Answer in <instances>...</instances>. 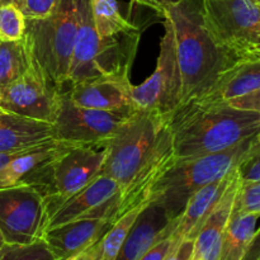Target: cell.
<instances>
[{"label": "cell", "instance_id": "6da1fadb", "mask_svg": "<svg viewBox=\"0 0 260 260\" xmlns=\"http://www.w3.org/2000/svg\"><path fill=\"white\" fill-rule=\"evenodd\" d=\"M104 151L101 174L111 177L121 188L119 216L146 205L155 183L175 160L169 117L136 109Z\"/></svg>", "mask_w": 260, "mask_h": 260}, {"label": "cell", "instance_id": "7a4b0ae2", "mask_svg": "<svg viewBox=\"0 0 260 260\" xmlns=\"http://www.w3.org/2000/svg\"><path fill=\"white\" fill-rule=\"evenodd\" d=\"M174 157L190 159L225 151L260 134V113L229 102L198 101L169 117Z\"/></svg>", "mask_w": 260, "mask_h": 260}, {"label": "cell", "instance_id": "3957f363", "mask_svg": "<svg viewBox=\"0 0 260 260\" xmlns=\"http://www.w3.org/2000/svg\"><path fill=\"white\" fill-rule=\"evenodd\" d=\"M162 17L172 22L174 29L183 106L206 95L236 62L206 27L202 0H177L165 8Z\"/></svg>", "mask_w": 260, "mask_h": 260}, {"label": "cell", "instance_id": "277c9868", "mask_svg": "<svg viewBox=\"0 0 260 260\" xmlns=\"http://www.w3.org/2000/svg\"><path fill=\"white\" fill-rule=\"evenodd\" d=\"M258 141L256 135L225 151L174 160L152 187L149 202L160 205L172 220H177L196 192L238 169Z\"/></svg>", "mask_w": 260, "mask_h": 260}, {"label": "cell", "instance_id": "5b68a950", "mask_svg": "<svg viewBox=\"0 0 260 260\" xmlns=\"http://www.w3.org/2000/svg\"><path fill=\"white\" fill-rule=\"evenodd\" d=\"M75 35V0H58L50 17L27 19L24 40L30 55L48 80L62 93L69 89Z\"/></svg>", "mask_w": 260, "mask_h": 260}, {"label": "cell", "instance_id": "8992f818", "mask_svg": "<svg viewBox=\"0 0 260 260\" xmlns=\"http://www.w3.org/2000/svg\"><path fill=\"white\" fill-rule=\"evenodd\" d=\"M202 13L213 40L236 63L260 60L258 0H202Z\"/></svg>", "mask_w": 260, "mask_h": 260}, {"label": "cell", "instance_id": "52a82bcc", "mask_svg": "<svg viewBox=\"0 0 260 260\" xmlns=\"http://www.w3.org/2000/svg\"><path fill=\"white\" fill-rule=\"evenodd\" d=\"M104 147L65 146L55 159L24 180L42 192L47 217L58 205L90 184L102 173Z\"/></svg>", "mask_w": 260, "mask_h": 260}, {"label": "cell", "instance_id": "ba28073f", "mask_svg": "<svg viewBox=\"0 0 260 260\" xmlns=\"http://www.w3.org/2000/svg\"><path fill=\"white\" fill-rule=\"evenodd\" d=\"M135 111L85 108L74 103L63 91L52 122L53 132L56 140L66 146L104 147Z\"/></svg>", "mask_w": 260, "mask_h": 260}, {"label": "cell", "instance_id": "9c48e42d", "mask_svg": "<svg viewBox=\"0 0 260 260\" xmlns=\"http://www.w3.org/2000/svg\"><path fill=\"white\" fill-rule=\"evenodd\" d=\"M132 103L139 111L157 112L170 117L182 103V76L175 48L172 22L164 17V35L160 42L154 73L140 85L132 88Z\"/></svg>", "mask_w": 260, "mask_h": 260}, {"label": "cell", "instance_id": "30bf717a", "mask_svg": "<svg viewBox=\"0 0 260 260\" xmlns=\"http://www.w3.org/2000/svg\"><path fill=\"white\" fill-rule=\"evenodd\" d=\"M47 207L42 192L20 182L0 188V234L5 244H30L42 238Z\"/></svg>", "mask_w": 260, "mask_h": 260}, {"label": "cell", "instance_id": "8fae6325", "mask_svg": "<svg viewBox=\"0 0 260 260\" xmlns=\"http://www.w3.org/2000/svg\"><path fill=\"white\" fill-rule=\"evenodd\" d=\"M61 94L32 57L25 73L0 93V107L18 116L52 123Z\"/></svg>", "mask_w": 260, "mask_h": 260}, {"label": "cell", "instance_id": "7c38bea8", "mask_svg": "<svg viewBox=\"0 0 260 260\" xmlns=\"http://www.w3.org/2000/svg\"><path fill=\"white\" fill-rule=\"evenodd\" d=\"M121 188L116 180L101 174L84 189L68 198L48 215L46 229L55 228L80 218L119 217Z\"/></svg>", "mask_w": 260, "mask_h": 260}, {"label": "cell", "instance_id": "4fadbf2b", "mask_svg": "<svg viewBox=\"0 0 260 260\" xmlns=\"http://www.w3.org/2000/svg\"><path fill=\"white\" fill-rule=\"evenodd\" d=\"M132 88L129 74H107L71 84L66 90L75 104L102 111H132Z\"/></svg>", "mask_w": 260, "mask_h": 260}, {"label": "cell", "instance_id": "5bb4252c", "mask_svg": "<svg viewBox=\"0 0 260 260\" xmlns=\"http://www.w3.org/2000/svg\"><path fill=\"white\" fill-rule=\"evenodd\" d=\"M76 35L69 71V86L99 76L98 62L106 38H101L94 23L90 0H75Z\"/></svg>", "mask_w": 260, "mask_h": 260}, {"label": "cell", "instance_id": "9a60e30c", "mask_svg": "<svg viewBox=\"0 0 260 260\" xmlns=\"http://www.w3.org/2000/svg\"><path fill=\"white\" fill-rule=\"evenodd\" d=\"M179 218L172 220L160 205L144 206L114 260H139L157 241L173 235Z\"/></svg>", "mask_w": 260, "mask_h": 260}, {"label": "cell", "instance_id": "2e32d148", "mask_svg": "<svg viewBox=\"0 0 260 260\" xmlns=\"http://www.w3.org/2000/svg\"><path fill=\"white\" fill-rule=\"evenodd\" d=\"M113 222L109 218H80L46 229L42 239L56 259L65 260L98 243Z\"/></svg>", "mask_w": 260, "mask_h": 260}, {"label": "cell", "instance_id": "e0dca14e", "mask_svg": "<svg viewBox=\"0 0 260 260\" xmlns=\"http://www.w3.org/2000/svg\"><path fill=\"white\" fill-rule=\"evenodd\" d=\"M241 179L239 173L231 180L230 185L225 190L222 197L215 206L205 222L201 226L200 231L194 238L193 248V259L196 260H218L220 258L221 244H222L223 233L229 222L236 194L240 188Z\"/></svg>", "mask_w": 260, "mask_h": 260}, {"label": "cell", "instance_id": "ac0fdd59", "mask_svg": "<svg viewBox=\"0 0 260 260\" xmlns=\"http://www.w3.org/2000/svg\"><path fill=\"white\" fill-rule=\"evenodd\" d=\"M57 141L52 123L5 112L0 114V152H23Z\"/></svg>", "mask_w": 260, "mask_h": 260}, {"label": "cell", "instance_id": "d6986e66", "mask_svg": "<svg viewBox=\"0 0 260 260\" xmlns=\"http://www.w3.org/2000/svg\"><path fill=\"white\" fill-rule=\"evenodd\" d=\"M236 173H238V169L231 172L222 179H218L216 182L205 185L190 197L184 211L180 215L177 229L173 233L174 238L180 239V240H183V239H193L194 240L202 223L212 212L215 206L217 205L220 198L222 197L225 190L230 185L231 180L234 179Z\"/></svg>", "mask_w": 260, "mask_h": 260}, {"label": "cell", "instance_id": "ffe728a7", "mask_svg": "<svg viewBox=\"0 0 260 260\" xmlns=\"http://www.w3.org/2000/svg\"><path fill=\"white\" fill-rule=\"evenodd\" d=\"M260 89V60L238 62L210 89L203 101L230 102ZM198 101V99H197Z\"/></svg>", "mask_w": 260, "mask_h": 260}, {"label": "cell", "instance_id": "44dd1931", "mask_svg": "<svg viewBox=\"0 0 260 260\" xmlns=\"http://www.w3.org/2000/svg\"><path fill=\"white\" fill-rule=\"evenodd\" d=\"M66 145L58 141L50 142L42 146L35 147L32 150L22 152L15 156L4 169L0 172V188L10 187L24 182L32 177L36 172L45 167L46 164L55 159L56 155L65 147Z\"/></svg>", "mask_w": 260, "mask_h": 260}, {"label": "cell", "instance_id": "7402d4cb", "mask_svg": "<svg viewBox=\"0 0 260 260\" xmlns=\"http://www.w3.org/2000/svg\"><path fill=\"white\" fill-rule=\"evenodd\" d=\"M260 215L243 213L233 208L223 233L218 260H243L244 254L256 231Z\"/></svg>", "mask_w": 260, "mask_h": 260}, {"label": "cell", "instance_id": "603a6c76", "mask_svg": "<svg viewBox=\"0 0 260 260\" xmlns=\"http://www.w3.org/2000/svg\"><path fill=\"white\" fill-rule=\"evenodd\" d=\"M32 61L24 37L13 42H0V93L25 73Z\"/></svg>", "mask_w": 260, "mask_h": 260}, {"label": "cell", "instance_id": "cb8c5ba5", "mask_svg": "<svg viewBox=\"0 0 260 260\" xmlns=\"http://www.w3.org/2000/svg\"><path fill=\"white\" fill-rule=\"evenodd\" d=\"M94 23L101 38H109L121 33L140 29L121 12L116 0H90Z\"/></svg>", "mask_w": 260, "mask_h": 260}, {"label": "cell", "instance_id": "d4e9b609", "mask_svg": "<svg viewBox=\"0 0 260 260\" xmlns=\"http://www.w3.org/2000/svg\"><path fill=\"white\" fill-rule=\"evenodd\" d=\"M145 205L131 208L127 212L122 213L103 235V238L96 243V260H114L119 249L126 240L127 234L131 230L132 225L136 221Z\"/></svg>", "mask_w": 260, "mask_h": 260}, {"label": "cell", "instance_id": "484cf974", "mask_svg": "<svg viewBox=\"0 0 260 260\" xmlns=\"http://www.w3.org/2000/svg\"><path fill=\"white\" fill-rule=\"evenodd\" d=\"M27 19L15 4H0V42H13L24 37Z\"/></svg>", "mask_w": 260, "mask_h": 260}, {"label": "cell", "instance_id": "4316f807", "mask_svg": "<svg viewBox=\"0 0 260 260\" xmlns=\"http://www.w3.org/2000/svg\"><path fill=\"white\" fill-rule=\"evenodd\" d=\"M0 260H57L43 239L30 244H4L0 248Z\"/></svg>", "mask_w": 260, "mask_h": 260}, {"label": "cell", "instance_id": "83f0119b", "mask_svg": "<svg viewBox=\"0 0 260 260\" xmlns=\"http://www.w3.org/2000/svg\"><path fill=\"white\" fill-rule=\"evenodd\" d=\"M234 208L239 212L260 215V180L241 182Z\"/></svg>", "mask_w": 260, "mask_h": 260}, {"label": "cell", "instance_id": "f1b7e54d", "mask_svg": "<svg viewBox=\"0 0 260 260\" xmlns=\"http://www.w3.org/2000/svg\"><path fill=\"white\" fill-rule=\"evenodd\" d=\"M58 0H23L20 10L27 19H42L55 12Z\"/></svg>", "mask_w": 260, "mask_h": 260}, {"label": "cell", "instance_id": "f546056e", "mask_svg": "<svg viewBox=\"0 0 260 260\" xmlns=\"http://www.w3.org/2000/svg\"><path fill=\"white\" fill-rule=\"evenodd\" d=\"M239 177L241 182L260 180V141L246 159L238 167Z\"/></svg>", "mask_w": 260, "mask_h": 260}, {"label": "cell", "instance_id": "4dcf8cb0", "mask_svg": "<svg viewBox=\"0 0 260 260\" xmlns=\"http://www.w3.org/2000/svg\"><path fill=\"white\" fill-rule=\"evenodd\" d=\"M180 241V239L174 238L173 235L167 236L151 246L139 260H165Z\"/></svg>", "mask_w": 260, "mask_h": 260}, {"label": "cell", "instance_id": "1f68e13d", "mask_svg": "<svg viewBox=\"0 0 260 260\" xmlns=\"http://www.w3.org/2000/svg\"><path fill=\"white\" fill-rule=\"evenodd\" d=\"M229 103L234 107L243 109H251V111L259 112L260 113V89L259 90L251 91V93L246 94V95L240 96L230 101Z\"/></svg>", "mask_w": 260, "mask_h": 260}, {"label": "cell", "instance_id": "d6a6232c", "mask_svg": "<svg viewBox=\"0 0 260 260\" xmlns=\"http://www.w3.org/2000/svg\"><path fill=\"white\" fill-rule=\"evenodd\" d=\"M194 240L193 239H183L174 248V250L167 256L165 260H189L193 256Z\"/></svg>", "mask_w": 260, "mask_h": 260}, {"label": "cell", "instance_id": "836d02e7", "mask_svg": "<svg viewBox=\"0 0 260 260\" xmlns=\"http://www.w3.org/2000/svg\"><path fill=\"white\" fill-rule=\"evenodd\" d=\"M243 260H260V228L254 234Z\"/></svg>", "mask_w": 260, "mask_h": 260}, {"label": "cell", "instance_id": "e575fe53", "mask_svg": "<svg viewBox=\"0 0 260 260\" xmlns=\"http://www.w3.org/2000/svg\"><path fill=\"white\" fill-rule=\"evenodd\" d=\"M65 260H96V244H94L93 246H90L86 250L81 251V253L70 256V258Z\"/></svg>", "mask_w": 260, "mask_h": 260}, {"label": "cell", "instance_id": "d590c367", "mask_svg": "<svg viewBox=\"0 0 260 260\" xmlns=\"http://www.w3.org/2000/svg\"><path fill=\"white\" fill-rule=\"evenodd\" d=\"M150 4H151V8L154 10H156L157 13H161L164 12L165 8L168 7V5L173 4V3H175L177 0H149Z\"/></svg>", "mask_w": 260, "mask_h": 260}, {"label": "cell", "instance_id": "8d00e7d4", "mask_svg": "<svg viewBox=\"0 0 260 260\" xmlns=\"http://www.w3.org/2000/svg\"><path fill=\"white\" fill-rule=\"evenodd\" d=\"M19 154H22V152H0V172Z\"/></svg>", "mask_w": 260, "mask_h": 260}, {"label": "cell", "instance_id": "74e56055", "mask_svg": "<svg viewBox=\"0 0 260 260\" xmlns=\"http://www.w3.org/2000/svg\"><path fill=\"white\" fill-rule=\"evenodd\" d=\"M22 2L23 0H0V3L2 4H8V3H12V4H15L17 7L20 8V5H22Z\"/></svg>", "mask_w": 260, "mask_h": 260}, {"label": "cell", "instance_id": "f35d334b", "mask_svg": "<svg viewBox=\"0 0 260 260\" xmlns=\"http://www.w3.org/2000/svg\"><path fill=\"white\" fill-rule=\"evenodd\" d=\"M134 3H136V4L139 5H144V7H147V8H151V4H150L149 0H132ZM152 9V8H151Z\"/></svg>", "mask_w": 260, "mask_h": 260}, {"label": "cell", "instance_id": "ab89813d", "mask_svg": "<svg viewBox=\"0 0 260 260\" xmlns=\"http://www.w3.org/2000/svg\"><path fill=\"white\" fill-rule=\"evenodd\" d=\"M4 239H3V236H2V234H0V248H2L3 245H4Z\"/></svg>", "mask_w": 260, "mask_h": 260}, {"label": "cell", "instance_id": "60d3db41", "mask_svg": "<svg viewBox=\"0 0 260 260\" xmlns=\"http://www.w3.org/2000/svg\"><path fill=\"white\" fill-rule=\"evenodd\" d=\"M5 112H7V111H5V109H3V108H2V107H0V114L5 113Z\"/></svg>", "mask_w": 260, "mask_h": 260}, {"label": "cell", "instance_id": "b9f144b4", "mask_svg": "<svg viewBox=\"0 0 260 260\" xmlns=\"http://www.w3.org/2000/svg\"><path fill=\"white\" fill-rule=\"evenodd\" d=\"M258 140H259V141H260V134L258 135Z\"/></svg>", "mask_w": 260, "mask_h": 260}, {"label": "cell", "instance_id": "7bdbcfd3", "mask_svg": "<svg viewBox=\"0 0 260 260\" xmlns=\"http://www.w3.org/2000/svg\"><path fill=\"white\" fill-rule=\"evenodd\" d=\"M189 260H196V259H193V258H192V259H189Z\"/></svg>", "mask_w": 260, "mask_h": 260}, {"label": "cell", "instance_id": "ee69618b", "mask_svg": "<svg viewBox=\"0 0 260 260\" xmlns=\"http://www.w3.org/2000/svg\"><path fill=\"white\" fill-rule=\"evenodd\" d=\"M258 3H259V4H260V0H258Z\"/></svg>", "mask_w": 260, "mask_h": 260}, {"label": "cell", "instance_id": "f6af8a7d", "mask_svg": "<svg viewBox=\"0 0 260 260\" xmlns=\"http://www.w3.org/2000/svg\"><path fill=\"white\" fill-rule=\"evenodd\" d=\"M0 4H2V3H0Z\"/></svg>", "mask_w": 260, "mask_h": 260}]
</instances>
